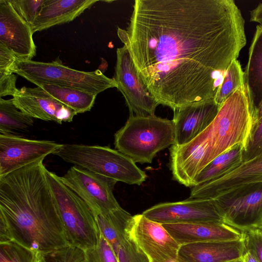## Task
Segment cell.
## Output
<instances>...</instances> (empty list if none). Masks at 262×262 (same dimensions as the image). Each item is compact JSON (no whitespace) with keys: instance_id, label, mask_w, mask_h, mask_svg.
Instances as JSON below:
<instances>
[{"instance_id":"7402d4cb","label":"cell","mask_w":262,"mask_h":262,"mask_svg":"<svg viewBox=\"0 0 262 262\" xmlns=\"http://www.w3.org/2000/svg\"><path fill=\"white\" fill-rule=\"evenodd\" d=\"M53 98L73 110L77 114L90 111L97 95L77 89L50 83L36 84Z\"/></svg>"},{"instance_id":"ac0fdd59","label":"cell","mask_w":262,"mask_h":262,"mask_svg":"<svg viewBox=\"0 0 262 262\" xmlns=\"http://www.w3.org/2000/svg\"><path fill=\"white\" fill-rule=\"evenodd\" d=\"M244 252L243 238L195 243L181 246L178 259L183 262H228L242 258Z\"/></svg>"},{"instance_id":"e0dca14e","label":"cell","mask_w":262,"mask_h":262,"mask_svg":"<svg viewBox=\"0 0 262 262\" xmlns=\"http://www.w3.org/2000/svg\"><path fill=\"white\" fill-rule=\"evenodd\" d=\"M220 107L214 101L195 104L174 111L172 121L175 127L173 145H182L192 140L212 122Z\"/></svg>"},{"instance_id":"603a6c76","label":"cell","mask_w":262,"mask_h":262,"mask_svg":"<svg viewBox=\"0 0 262 262\" xmlns=\"http://www.w3.org/2000/svg\"><path fill=\"white\" fill-rule=\"evenodd\" d=\"M245 148V145L237 144L215 158L199 174L194 186L217 179L235 169L243 162Z\"/></svg>"},{"instance_id":"6da1fadb","label":"cell","mask_w":262,"mask_h":262,"mask_svg":"<svg viewBox=\"0 0 262 262\" xmlns=\"http://www.w3.org/2000/svg\"><path fill=\"white\" fill-rule=\"evenodd\" d=\"M117 34L159 104L173 111L214 101L247 43L233 0H136Z\"/></svg>"},{"instance_id":"ffe728a7","label":"cell","mask_w":262,"mask_h":262,"mask_svg":"<svg viewBox=\"0 0 262 262\" xmlns=\"http://www.w3.org/2000/svg\"><path fill=\"white\" fill-rule=\"evenodd\" d=\"M246 91L252 114L262 101V25H257L244 71Z\"/></svg>"},{"instance_id":"4dcf8cb0","label":"cell","mask_w":262,"mask_h":262,"mask_svg":"<svg viewBox=\"0 0 262 262\" xmlns=\"http://www.w3.org/2000/svg\"><path fill=\"white\" fill-rule=\"evenodd\" d=\"M115 253L119 262H150L147 256L128 236L118 247Z\"/></svg>"},{"instance_id":"7c38bea8","label":"cell","mask_w":262,"mask_h":262,"mask_svg":"<svg viewBox=\"0 0 262 262\" xmlns=\"http://www.w3.org/2000/svg\"><path fill=\"white\" fill-rule=\"evenodd\" d=\"M142 214L161 224L224 223L214 201L210 199L189 198L182 201L160 203L146 209Z\"/></svg>"},{"instance_id":"52a82bcc","label":"cell","mask_w":262,"mask_h":262,"mask_svg":"<svg viewBox=\"0 0 262 262\" xmlns=\"http://www.w3.org/2000/svg\"><path fill=\"white\" fill-rule=\"evenodd\" d=\"M62 181L82 199L95 216L120 208L113 194L117 181L74 165L60 177Z\"/></svg>"},{"instance_id":"836d02e7","label":"cell","mask_w":262,"mask_h":262,"mask_svg":"<svg viewBox=\"0 0 262 262\" xmlns=\"http://www.w3.org/2000/svg\"><path fill=\"white\" fill-rule=\"evenodd\" d=\"M16 78L13 74L0 75V98L6 96H13L17 88Z\"/></svg>"},{"instance_id":"e575fe53","label":"cell","mask_w":262,"mask_h":262,"mask_svg":"<svg viewBox=\"0 0 262 262\" xmlns=\"http://www.w3.org/2000/svg\"><path fill=\"white\" fill-rule=\"evenodd\" d=\"M250 21L262 25V3L250 11Z\"/></svg>"},{"instance_id":"74e56055","label":"cell","mask_w":262,"mask_h":262,"mask_svg":"<svg viewBox=\"0 0 262 262\" xmlns=\"http://www.w3.org/2000/svg\"><path fill=\"white\" fill-rule=\"evenodd\" d=\"M262 117V101L253 115L254 123Z\"/></svg>"},{"instance_id":"44dd1931","label":"cell","mask_w":262,"mask_h":262,"mask_svg":"<svg viewBox=\"0 0 262 262\" xmlns=\"http://www.w3.org/2000/svg\"><path fill=\"white\" fill-rule=\"evenodd\" d=\"M133 215L121 207L108 213L95 216L100 233L115 252L128 237L127 227Z\"/></svg>"},{"instance_id":"1f68e13d","label":"cell","mask_w":262,"mask_h":262,"mask_svg":"<svg viewBox=\"0 0 262 262\" xmlns=\"http://www.w3.org/2000/svg\"><path fill=\"white\" fill-rule=\"evenodd\" d=\"M245 250L251 252L262 262V227L242 231Z\"/></svg>"},{"instance_id":"2e32d148","label":"cell","mask_w":262,"mask_h":262,"mask_svg":"<svg viewBox=\"0 0 262 262\" xmlns=\"http://www.w3.org/2000/svg\"><path fill=\"white\" fill-rule=\"evenodd\" d=\"M180 245L243 238L241 231L223 222H204L162 224Z\"/></svg>"},{"instance_id":"8fae6325","label":"cell","mask_w":262,"mask_h":262,"mask_svg":"<svg viewBox=\"0 0 262 262\" xmlns=\"http://www.w3.org/2000/svg\"><path fill=\"white\" fill-rule=\"evenodd\" d=\"M62 144L0 134V177L53 154Z\"/></svg>"},{"instance_id":"484cf974","label":"cell","mask_w":262,"mask_h":262,"mask_svg":"<svg viewBox=\"0 0 262 262\" xmlns=\"http://www.w3.org/2000/svg\"><path fill=\"white\" fill-rule=\"evenodd\" d=\"M0 262H41L40 253L11 240L0 243Z\"/></svg>"},{"instance_id":"d6a6232c","label":"cell","mask_w":262,"mask_h":262,"mask_svg":"<svg viewBox=\"0 0 262 262\" xmlns=\"http://www.w3.org/2000/svg\"><path fill=\"white\" fill-rule=\"evenodd\" d=\"M17 59L11 50L0 43V75L13 74L12 68Z\"/></svg>"},{"instance_id":"7a4b0ae2","label":"cell","mask_w":262,"mask_h":262,"mask_svg":"<svg viewBox=\"0 0 262 262\" xmlns=\"http://www.w3.org/2000/svg\"><path fill=\"white\" fill-rule=\"evenodd\" d=\"M43 160L0 177V217L11 240L39 253L70 245L46 178Z\"/></svg>"},{"instance_id":"9a60e30c","label":"cell","mask_w":262,"mask_h":262,"mask_svg":"<svg viewBox=\"0 0 262 262\" xmlns=\"http://www.w3.org/2000/svg\"><path fill=\"white\" fill-rule=\"evenodd\" d=\"M31 26L15 11L8 0H0V43L20 60L36 55V47Z\"/></svg>"},{"instance_id":"d4e9b609","label":"cell","mask_w":262,"mask_h":262,"mask_svg":"<svg viewBox=\"0 0 262 262\" xmlns=\"http://www.w3.org/2000/svg\"><path fill=\"white\" fill-rule=\"evenodd\" d=\"M244 85V71L237 59L232 61L227 68L223 81L215 95L214 102L220 107L228 98Z\"/></svg>"},{"instance_id":"4fadbf2b","label":"cell","mask_w":262,"mask_h":262,"mask_svg":"<svg viewBox=\"0 0 262 262\" xmlns=\"http://www.w3.org/2000/svg\"><path fill=\"white\" fill-rule=\"evenodd\" d=\"M213 200L225 224L241 231L262 227V185L232 197Z\"/></svg>"},{"instance_id":"3957f363","label":"cell","mask_w":262,"mask_h":262,"mask_svg":"<svg viewBox=\"0 0 262 262\" xmlns=\"http://www.w3.org/2000/svg\"><path fill=\"white\" fill-rule=\"evenodd\" d=\"M174 142L172 120L129 114L125 125L115 134L114 144L117 150L135 163H151L158 152Z\"/></svg>"},{"instance_id":"ab89813d","label":"cell","mask_w":262,"mask_h":262,"mask_svg":"<svg viewBox=\"0 0 262 262\" xmlns=\"http://www.w3.org/2000/svg\"><path fill=\"white\" fill-rule=\"evenodd\" d=\"M169 262H183L180 260H179V259H176V260H172V261H169Z\"/></svg>"},{"instance_id":"83f0119b","label":"cell","mask_w":262,"mask_h":262,"mask_svg":"<svg viewBox=\"0 0 262 262\" xmlns=\"http://www.w3.org/2000/svg\"><path fill=\"white\" fill-rule=\"evenodd\" d=\"M16 13L30 26L37 16L45 0H8Z\"/></svg>"},{"instance_id":"277c9868","label":"cell","mask_w":262,"mask_h":262,"mask_svg":"<svg viewBox=\"0 0 262 262\" xmlns=\"http://www.w3.org/2000/svg\"><path fill=\"white\" fill-rule=\"evenodd\" d=\"M46 176L69 244L84 251L96 247L100 231L91 208L60 177L47 168Z\"/></svg>"},{"instance_id":"d590c367","label":"cell","mask_w":262,"mask_h":262,"mask_svg":"<svg viewBox=\"0 0 262 262\" xmlns=\"http://www.w3.org/2000/svg\"><path fill=\"white\" fill-rule=\"evenodd\" d=\"M11 241L7 226L3 220L0 217V243Z\"/></svg>"},{"instance_id":"cb8c5ba5","label":"cell","mask_w":262,"mask_h":262,"mask_svg":"<svg viewBox=\"0 0 262 262\" xmlns=\"http://www.w3.org/2000/svg\"><path fill=\"white\" fill-rule=\"evenodd\" d=\"M33 118L18 110L12 99L0 98V134H14L33 126Z\"/></svg>"},{"instance_id":"8992f818","label":"cell","mask_w":262,"mask_h":262,"mask_svg":"<svg viewBox=\"0 0 262 262\" xmlns=\"http://www.w3.org/2000/svg\"><path fill=\"white\" fill-rule=\"evenodd\" d=\"M12 72L30 82L50 83L71 87L96 95L117 88L114 78L106 76L100 70L85 72L70 68L58 59L49 62L17 59Z\"/></svg>"},{"instance_id":"f1b7e54d","label":"cell","mask_w":262,"mask_h":262,"mask_svg":"<svg viewBox=\"0 0 262 262\" xmlns=\"http://www.w3.org/2000/svg\"><path fill=\"white\" fill-rule=\"evenodd\" d=\"M85 254L86 262H119L112 247L100 232L97 246L85 250Z\"/></svg>"},{"instance_id":"30bf717a","label":"cell","mask_w":262,"mask_h":262,"mask_svg":"<svg viewBox=\"0 0 262 262\" xmlns=\"http://www.w3.org/2000/svg\"><path fill=\"white\" fill-rule=\"evenodd\" d=\"M127 232L150 262H169L178 259L181 246L162 224L142 213L133 216Z\"/></svg>"},{"instance_id":"5bb4252c","label":"cell","mask_w":262,"mask_h":262,"mask_svg":"<svg viewBox=\"0 0 262 262\" xmlns=\"http://www.w3.org/2000/svg\"><path fill=\"white\" fill-rule=\"evenodd\" d=\"M11 99L15 106L27 115L59 124L71 122L76 113L39 86L17 89Z\"/></svg>"},{"instance_id":"d6986e66","label":"cell","mask_w":262,"mask_h":262,"mask_svg":"<svg viewBox=\"0 0 262 262\" xmlns=\"http://www.w3.org/2000/svg\"><path fill=\"white\" fill-rule=\"evenodd\" d=\"M96 0H45L31 27L33 33L73 20Z\"/></svg>"},{"instance_id":"f546056e","label":"cell","mask_w":262,"mask_h":262,"mask_svg":"<svg viewBox=\"0 0 262 262\" xmlns=\"http://www.w3.org/2000/svg\"><path fill=\"white\" fill-rule=\"evenodd\" d=\"M262 156V117L253 123L243 152V162Z\"/></svg>"},{"instance_id":"9c48e42d","label":"cell","mask_w":262,"mask_h":262,"mask_svg":"<svg viewBox=\"0 0 262 262\" xmlns=\"http://www.w3.org/2000/svg\"><path fill=\"white\" fill-rule=\"evenodd\" d=\"M117 88L123 95L129 114L147 117L155 115L159 103L139 76L125 46L117 50L115 76Z\"/></svg>"},{"instance_id":"5b68a950","label":"cell","mask_w":262,"mask_h":262,"mask_svg":"<svg viewBox=\"0 0 262 262\" xmlns=\"http://www.w3.org/2000/svg\"><path fill=\"white\" fill-rule=\"evenodd\" d=\"M53 155L117 182L140 185L147 178L130 158L108 146L65 144Z\"/></svg>"},{"instance_id":"8d00e7d4","label":"cell","mask_w":262,"mask_h":262,"mask_svg":"<svg viewBox=\"0 0 262 262\" xmlns=\"http://www.w3.org/2000/svg\"><path fill=\"white\" fill-rule=\"evenodd\" d=\"M243 262H259L254 255L249 251H245L242 257Z\"/></svg>"},{"instance_id":"ba28073f","label":"cell","mask_w":262,"mask_h":262,"mask_svg":"<svg viewBox=\"0 0 262 262\" xmlns=\"http://www.w3.org/2000/svg\"><path fill=\"white\" fill-rule=\"evenodd\" d=\"M262 185V156L243 162L217 179L192 187L190 199L215 200L244 193Z\"/></svg>"},{"instance_id":"4316f807","label":"cell","mask_w":262,"mask_h":262,"mask_svg":"<svg viewBox=\"0 0 262 262\" xmlns=\"http://www.w3.org/2000/svg\"><path fill=\"white\" fill-rule=\"evenodd\" d=\"M40 258L41 262H86L85 251L71 245L40 253Z\"/></svg>"},{"instance_id":"f35d334b","label":"cell","mask_w":262,"mask_h":262,"mask_svg":"<svg viewBox=\"0 0 262 262\" xmlns=\"http://www.w3.org/2000/svg\"><path fill=\"white\" fill-rule=\"evenodd\" d=\"M228 262H243V261L242 259L240 258V259H236V260H232V261H228Z\"/></svg>"}]
</instances>
